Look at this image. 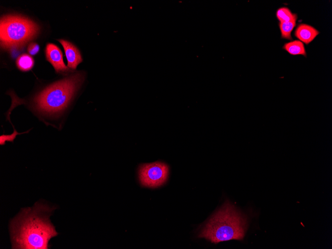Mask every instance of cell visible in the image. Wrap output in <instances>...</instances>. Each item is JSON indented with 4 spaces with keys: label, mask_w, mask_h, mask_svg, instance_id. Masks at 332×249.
Masks as SVG:
<instances>
[{
    "label": "cell",
    "mask_w": 332,
    "mask_h": 249,
    "mask_svg": "<svg viewBox=\"0 0 332 249\" xmlns=\"http://www.w3.org/2000/svg\"><path fill=\"white\" fill-rule=\"evenodd\" d=\"M16 64L19 70L27 72L32 69L34 65V61L31 56L24 53L18 57Z\"/></svg>",
    "instance_id": "obj_11"
},
{
    "label": "cell",
    "mask_w": 332,
    "mask_h": 249,
    "mask_svg": "<svg viewBox=\"0 0 332 249\" xmlns=\"http://www.w3.org/2000/svg\"><path fill=\"white\" fill-rule=\"evenodd\" d=\"M168 166L162 162L143 164L140 166L139 177L141 184L145 187L156 188L167 180Z\"/></svg>",
    "instance_id": "obj_5"
},
{
    "label": "cell",
    "mask_w": 332,
    "mask_h": 249,
    "mask_svg": "<svg viewBox=\"0 0 332 249\" xmlns=\"http://www.w3.org/2000/svg\"><path fill=\"white\" fill-rule=\"evenodd\" d=\"M248 226L247 216L227 200L212 216L198 237L215 244L232 240H242Z\"/></svg>",
    "instance_id": "obj_3"
},
{
    "label": "cell",
    "mask_w": 332,
    "mask_h": 249,
    "mask_svg": "<svg viewBox=\"0 0 332 249\" xmlns=\"http://www.w3.org/2000/svg\"><path fill=\"white\" fill-rule=\"evenodd\" d=\"M298 18L296 13L293 18L290 21L284 22H279V27L281 32V38L287 40H292L291 32L296 25Z\"/></svg>",
    "instance_id": "obj_10"
},
{
    "label": "cell",
    "mask_w": 332,
    "mask_h": 249,
    "mask_svg": "<svg viewBox=\"0 0 332 249\" xmlns=\"http://www.w3.org/2000/svg\"><path fill=\"white\" fill-rule=\"evenodd\" d=\"M319 34V32L317 29L305 23L298 24L294 32L295 36L307 45L313 41Z\"/></svg>",
    "instance_id": "obj_8"
},
{
    "label": "cell",
    "mask_w": 332,
    "mask_h": 249,
    "mask_svg": "<svg viewBox=\"0 0 332 249\" xmlns=\"http://www.w3.org/2000/svg\"><path fill=\"white\" fill-rule=\"evenodd\" d=\"M63 46L68 61V68L72 70L76 69L78 65L83 61L78 49L72 43L64 39H58Z\"/></svg>",
    "instance_id": "obj_7"
},
{
    "label": "cell",
    "mask_w": 332,
    "mask_h": 249,
    "mask_svg": "<svg viewBox=\"0 0 332 249\" xmlns=\"http://www.w3.org/2000/svg\"><path fill=\"white\" fill-rule=\"evenodd\" d=\"M0 46L11 52L20 49L35 38L39 26L30 19L19 15H6L0 18Z\"/></svg>",
    "instance_id": "obj_4"
},
{
    "label": "cell",
    "mask_w": 332,
    "mask_h": 249,
    "mask_svg": "<svg viewBox=\"0 0 332 249\" xmlns=\"http://www.w3.org/2000/svg\"><path fill=\"white\" fill-rule=\"evenodd\" d=\"M84 79V74L78 72L49 84L33 98V110L45 124L52 125V120L64 113Z\"/></svg>",
    "instance_id": "obj_2"
},
{
    "label": "cell",
    "mask_w": 332,
    "mask_h": 249,
    "mask_svg": "<svg viewBox=\"0 0 332 249\" xmlns=\"http://www.w3.org/2000/svg\"><path fill=\"white\" fill-rule=\"evenodd\" d=\"M39 45L35 42H31L28 46V52L31 55H36L39 51Z\"/></svg>",
    "instance_id": "obj_13"
},
{
    "label": "cell",
    "mask_w": 332,
    "mask_h": 249,
    "mask_svg": "<svg viewBox=\"0 0 332 249\" xmlns=\"http://www.w3.org/2000/svg\"><path fill=\"white\" fill-rule=\"evenodd\" d=\"M53 210L41 203L22 209L10 223L12 249H48L49 240L58 235L49 219Z\"/></svg>",
    "instance_id": "obj_1"
},
{
    "label": "cell",
    "mask_w": 332,
    "mask_h": 249,
    "mask_svg": "<svg viewBox=\"0 0 332 249\" xmlns=\"http://www.w3.org/2000/svg\"><path fill=\"white\" fill-rule=\"evenodd\" d=\"M283 48L291 55L307 56L304 45L300 40H293L286 43L284 44Z\"/></svg>",
    "instance_id": "obj_9"
},
{
    "label": "cell",
    "mask_w": 332,
    "mask_h": 249,
    "mask_svg": "<svg viewBox=\"0 0 332 249\" xmlns=\"http://www.w3.org/2000/svg\"><path fill=\"white\" fill-rule=\"evenodd\" d=\"M46 60L49 62L58 73H66L69 71L66 67L61 49L55 44L48 43L45 48Z\"/></svg>",
    "instance_id": "obj_6"
},
{
    "label": "cell",
    "mask_w": 332,
    "mask_h": 249,
    "mask_svg": "<svg viewBox=\"0 0 332 249\" xmlns=\"http://www.w3.org/2000/svg\"><path fill=\"white\" fill-rule=\"evenodd\" d=\"M296 13H293L287 7L279 8L276 12V16L279 22H287L292 20Z\"/></svg>",
    "instance_id": "obj_12"
}]
</instances>
